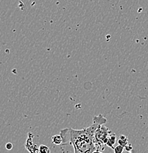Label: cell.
Returning a JSON list of instances; mask_svg holds the SVG:
<instances>
[{"label": "cell", "mask_w": 148, "mask_h": 153, "mask_svg": "<svg viewBox=\"0 0 148 153\" xmlns=\"http://www.w3.org/2000/svg\"><path fill=\"white\" fill-rule=\"evenodd\" d=\"M5 147L7 150H11L13 149V144L11 143H6L5 145Z\"/></svg>", "instance_id": "cell-10"}, {"label": "cell", "mask_w": 148, "mask_h": 153, "mask_svg": "<svg viewBox=\"0 0 148 153\" xmlns=\"http://www.w3.org/2000/svg\"><path fill=\"white\" fill-rule=\"evenodd\" d=\"M116 141H117V135H116L115 133L111 132V134L109 135V138H108L107 142L106 143V146H108L111 149H114V146L115 144Z\"/></svg>", "instance_id": "cell-4"}, {"label": "cell", "mask_w": 148, "mask_h": 153, "mask_svg": "<svg viewBox=\"0 0 148 153\" xmlns=\"http://www.w3.org/2000/svg\"><path fill=\"white\" fill-rule=\"evenodd\" d=\"M39 153H50V149L46 145H41L39 147Z\"/></svg>", "instance_id": "cell-7"}, {"label": "cell", "mask_w": 148, "mask_h": 153, "mask_svg": "<svg viewBox=\"0 0 148 153\" xmlns=\"http://www.w3.org/2000/svg\"><path fill=\"white\" fill-rule=\"evenodd\" d=\"M33 135L31 133H28V138L27 140L26 143H25V147L27 148L28 151L30 153H39V147L36 146V144L33 143Z\"/></svg>", "instance_id": "cell-3"}, {"label": "cell", "mask_w": 148, "mask_h": 153, "mask_svg": "<svg viewBox=\"0 0 148 153\" xmlns=\"http://www.w3.org/2000/svg\"><path fill=\"white\" fill-rule=\"evenodd\" d=\"M52 142L55 145H60L63 143V138L60 135H55L52 137Z\"/></svg>", "instance_id": "cell-5"}, {"label": "cell", "mask_w": 148, "mask_h": 153, "mask_svg": "<svg viewBox=\"0 0 148 153\" xmlns=\"http://www.w3.org/2000/svg\"><path fill=\"white\" fill-rule=\"evenodd\" d=\"M124 149H125V147L119 144L118 146H117L116 147H114V153H122L123 152Z\"/></svg>", "instance_id": "cell-8"}, {"label": "cell", "mask_w": 148, "mask_h": 153, "mask_svg": "<svg viewBox=\"0 0 148 153\" xmlns=\"http://www.w3.org/2000/svg\"><path fill=\"white\" fill-rule=\"evenodd\" d=\"M118 143L119 145H121V146H122L125 147L126 145H128L129 143H128V138L123 135H120V137H119V139L118 141Z\"/></svg>", "instance_id": "cell-6"}, {"label": "cell", "mask_w": 148, "mask_h": 153, "mask_svg": "<svg viewBox=\"0 0 148 153\" xmlns=\"http://www.w3.org/2000/svg\"><path fill=\"white\" fill-rule=\"evenodd\" d=\"M112 131L106 126V124H99L94 134V139L97 150L104 149V146L107 142L109 135Z\"/></svg>", "instance_id": "cell-2"}, {"label": "cell", "mask_w": 148, "mask_h": 153, "mask_svg": "<svg viewBox=\"0 0 148 153\" xmlns=\"http://www.w3.org/2000/svg\"><path fill=\"white\" fill-rule=\"evenodd\" d=\"M92 153H103V152H101V151H100V150H97H97L94 151V152H92Z\"/></svg>", "instance_id": "cell-11"}, {"label": "cell", "mask_w": 148, "mask_h": 153, "mask_svg": "<svg viewBox=\"0 0 148 153\" xmlns=\"http://www.w3.org/2000/svg\"><path fill=\"white\" fill-rule=\"evenodd\" d=\"M107 119L102 114L94 116L93 124L83 130L69 129V141L74 148V153H92L97 150L94 139L95 130L100 124H106Z\"/></svg>", "instance_id": "cell-1"}, {"label": "cell", "mask_w": 148, "mask_h": 153, "mask_svg": "<svg viewBox=\"0 0 148 153\" xmlns=\"http://www.w3.org/2000/svg\"><path fill=\"white\" fill-rule=\"evenodd\" d=\"M125 149L127 151V152H130V151H131L132 149H133V147H132V146L130 144V143H128V145H126V146H125Z\"/></svg>", "instance_id": "cell-9"}]
</instances>
